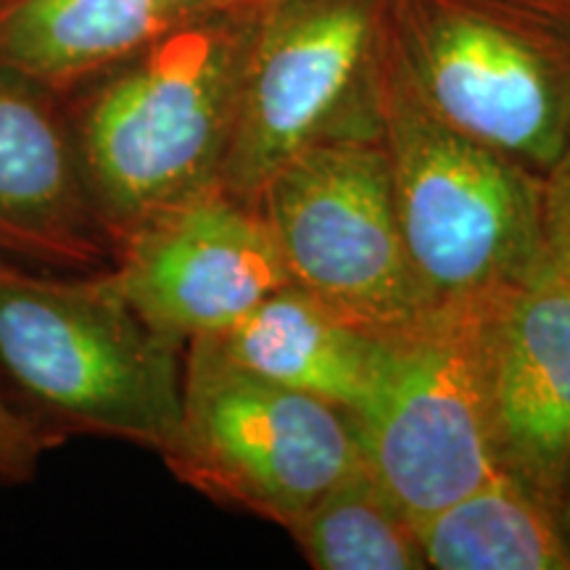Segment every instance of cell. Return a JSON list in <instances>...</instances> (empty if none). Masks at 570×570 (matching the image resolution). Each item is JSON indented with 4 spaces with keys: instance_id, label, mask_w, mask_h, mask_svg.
<instances>
[{
    "instance_id": "cell-1",
    "label": "cell",
    "mask_w": 570,
    "mask_h": 570,
    "mask_svg": "<svg viewBox=\"0 0 570 570\" xmlns=\"http://www.w3.org/2000/svg\"><path fill=\"white\" fill-rule=\"evenodd\" d=\"M252 30L254 9L183 19L82 106L77 154L114 248L151 214L223 185Z\"/></svg>"
},
{
    "instance_id": "cell-2",
    "label": "cell",
    "mask_w": 570,
    "mask_h": 570,
    "mask_svg": "<svg viewBox=\"0 0 570 570\" xmlns=\"http://www.w3.org/2000/svg\"><path fill=\"white\" fill-rule=\"evenodd\" d=\"M381 140L428 309L491 302L547 259L544 175L436 117L399 77L383 38Z\"/></svg>"
},
{
    "instance_id": "cell-3",
    "label": "cell",
    "mask_w": 570,
    "mask_h": 570,
    "mask_svg": "<svg viewBox=\"0 0 570 570\" xmlns=\"http://www.w3.org/2000/svg\"><path fill=\"white\" fill-rule=\"evenodd\" d=\"M383 51L470 138L544 175L570 140V13L560 0H381Z\"/></svg>"
},
{
    "instance_id": "cell-4",
    "label": "cell",
    "mask_w": 570,
    "mask_h": 570,
    "mask_svg": "<svg viewBox=\"0 0 570 570\" xmlns=\"http://www.w3.org/2000/svg\"><path fill=\"white\" fill-rule=\"evenodd\" d=\"M180 346L132 309L111 269L59 281L0 262V370L69 425L164 458L183 423Z\"/></svg>"
},
{
    "instance_id": "cell-5",
    "label": "cell",
    "mask_w": 570,
    "mask_h": 570,
    "mask_svg": "<svg viewBox=\"0 0 570 570\" xmlns=\"http://www.w3.org/2000/svg\"><path fill=\"white\" fill-rule=\"evenodd\" d=\"M381 138V0H273L254 9L227 194L256 206L306 148Z\"/></svg>"
},
{
    "instance_id": "cell-6",
    "label": "cell",
    "mask_w": 570,
    "mask_h": 570,
    "mask_svg": "<svg viewBox=\"0 0 570 570\" xmlns=\"http://www.w3.org/2000/svg\"><path fill=\"white\" fill-rule=\"evenodd\" d=\"M188 346L183 423L164 460L204 494L291 529L360 462L352 417L233 365L212 341Z\"/></svg>"
},
{
    "instance_id": "cell-7",
    "label": "cell",
    "mask_w": 570,
    "mask_h": 570,
    "mask_svg": "<svg viewBox=\"0 0 570 570\" xmlns=\"http://www.w3.org/2000/svg\"><path fill=\"white\" fill-rule=\"evenodd\" d=\"M256 206L291 281L346 323L391 338L423 317L381 138L306 148L269 177Z\"/></svg>"
},
{
    "instance_id": "cell-8",
    "label": "cell",
    "mask_w": 570,
    "mask_h": 570,
    "mask_svg": "<svg viewBox=\"0 0 570 570\" xmlns=\"http://www.w3.org/2000/svg\"><path fill=\"white\" fill-rule=\"evenodd\" d=\"M487 306L425 309L386 338L375 396L348 415L362 462L412 523L499 473L483 391Z\"/></svg>"
},
{
    "instance_id": "cell-9",
    "label": "cell",
    "mask_w": 570,
    "mask_h": 570,
    "mask_svg": "<svg viewBox=\"0 0 570 570\" xmlns=\"http://www.w3.org/2000/svg\"><path fill=\"white\" fill-rule=\"evenodd\" d=\"M111 275L132 309L177 344L219 336L294 283L259 206L223 185L125 233Z\"/></svg>"
},
{
    "instance_id": "cell-10",
    "label": "cell",
    "mask_w": 570,
    "mask_h": 570,
    "mask_svg": "<svg viewBox=\"0 0 570 570\" xmlns=\"http://www.w3.org/2000/svg\"><path fill=\"white\" fill-rule=\"evenodd\" d=\"M491 454L562 512L570 494V277L544 259L483 315Z\"/></svg>"
},
{
    "instance_id": "cell-11",
    "label": "cell",
    "mask_w": 570,
    "mask_h": 570,
    "mask_svg": "<svg viewBox=\"0 0 570 570\" xmlns=\"http://www.w3.org/2000/svg\"><path fill=\"white\" fill-rule=\"evenodd\" d=\"M0 248L56 267L114 262L75 135L11 77H0Z\"/></svg>"
},
{
    "instance_id": "cell-12",
    "label": "cell",
    "mask_w": 570,
    "mask_h": 570,
    "mask_svg": "<svg viewBox=\"0 0 570 570\" xmlns=\"http://www.w3.org/2000/svg\"><path fill=\"white\" fill-rule=\"evenodd\" d=\"M233 365L356 415L375 396L389 341L360 331L296 283L275 291L219 336Z\"/></svg>"
},
{
    "instance_id": "cell-13",
    "label": "cell",
    "mask_w": 570,
    "mask_h": 570,
    "mask_svg": "<svg viewBox=\"0 0 570 570\" xmlns=\"http://www.w3.org/2000/svg\"><path fill=\"white\" fill-rule=\"evenodd\" d=\"M183 19L164 0H3L0 69L63 88L114 69Z\"/></svg>"
},
{
    "instance_id": "cell-14",
    "label": "cell",
    "mask_w": 570,
    "mask_h": 570,
    "mask_svg": "<svg viewBox=\"0 0 570 570\" xmlns=\"http://www.w3.org/2000/svg\"><path fill=\"white\" fill-rule=\"evenodd\" d=\"M425 566L436 570H570L560 510L499 470L415 523Z\"/></svg>"
},
{
    "instance_id": "cell-15",
    "label": "cell",
    "mask_w": 570,
    "mask_h": 570,
    "mask_svg": "<svg viewBox=\"0 0 570 570\" xmlns=\"http://www.w3.org/2000/svg\"><path fill=\"white\" fill-rule=\"evenodd\" d=\"M317 570H423L415 523L356 462L288 529Z\"/></svg>"
},
{
    "instance_id": "cell-16",
    "label": "cell",
    "mask_w": 570,
    "mask_h": 570,
    "mask_svg": "<svg viewBox=\"0 0 570 570\" xmlns=\"http://www.w3.org/2000/svg\"><path fill=\"white\" fill-rule=\"evenodd\" d=\"M541 225H544L547 259L570 277V140L544 173Z\"/></svg>"
},
{
    "instance_id": "cell-17",
    "label": "cell",
    "mask_w": 570,
    "mask_h": 570,
    "mask_svg": "<svg viewBox=\"0 0 570 570\" xmlns=\"http://www.w3.org/2000/svg\"><path fill=\"white\" fill-rule=\"evenodd\" d=\"M24 441H27L24 425L19 428L9 415H6L3 407H0V446H6L9 452L17 454V458H27Z\"/></svg>"
},
{
    "instance_id": "cell-18",
    "label": "cell",
    "mask_w": 570,
    "mask_h": 570,
    "mask_svg": "<svg viewBox=\"0 0 570 570\" xmlns=\"http://www.w3.org/2000/svg\"><path fill=\"white\" fill-rule=\"evenodd\" d=\"M164 3H169L173 9L185 13V17H196V13L214 11V3H217V0H164Z\"/></svg>"
},
{
    "instance_id": "cell-19",
    "label": "cell",
    "mask_w": 570,
    "mask_h": 570,
    "mask_svg": "<svg viewBox=\"0 0 570 570\" xmlns=\"http://www.w3.org/2000/svg\"><path fill=\"white\" fill-rule=\"evenodd\" d=\"M273 3V0H217L214 3V11H223V9H259V6Z\"/></svg>"
},
{
    "instance_id": "cell-20",
    "label": "cell",
    "mask_w": 570,
    "mask_h": 570,
    "mask_svg": "<svg viewBox=\"0 0 570 570\" xmlns=\"http://www.w3.org/2000/svg\"><path fill=\"white\" fill-rule=\"evenodd\" d=\"M560 518H562V529H566V537H568V544H570V494L566 499V504H562Z\"/></svg>"
},
{
    "instance_id": "cell-21",
    "label": "cell",
    "mask_w": 570,
    "mask_h": 570,
    "mask_svg": "<svg viewBox=\"0 0 570 570\" xmlns=\"http://www.w3.org/2000/svg\"><path fill=\"white\" fill-rule=\"evenodd\" d=\"M6 465H19V460L13 458V454L9 452V449L0 446V470H3Z\"/></svg>"
},
{
    "instance_id": "cell-22",
    "label": "cell",
    "mask_w": 570,
    "mask_h": 570,
    "mask_svg": "<svg viewBox=\"0 0 570 570\" xmlns=\"http://www.w3.org/2000/svg\"><path fill=\"white\" fill-rule=\"evenodd\" d=\"M560 3H562V6H566V9H568V13H570V0H560Z\"/></svg>"
},
{
    "instance_id": "cell-23",
    "label": "cell",
    "mask_w": 570,
    "mask_h": 570,
    "mask_svg": "<svg viewBox=\"0 0 570 570\" xmlns=\"http://www.w3.org/2000/svg\"><path fill=\"white\" fill-rule=\"evenodd\" d=\"M0 3H3V0H0Z\"/></svg>"
}]
</instances>
